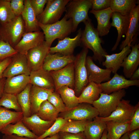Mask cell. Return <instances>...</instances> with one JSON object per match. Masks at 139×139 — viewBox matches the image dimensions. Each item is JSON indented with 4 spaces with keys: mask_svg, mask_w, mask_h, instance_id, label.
<instances>
[{
    "mask_svg": "<svg viewBox=\"0 0 139 139\" xmlns=\"http://www.w3.org/2000/svg\"><path fill=\"white\" fill-rule=\"evenodd\" d=\"M85 25L81 37V45L83 47L91 50L93 53V59L100 63L104 61V56L108 54L101 46L103 40L99 37L98 32L89 18L84 23Z\"/></svg>",
    "mask_w": 139,
    "mask_h": 139,
    "instance_id": "obj_1",
    "label": "cell"
},
{
    "mask_svg": "<svg viewBox=\"0 0 139 139\" xmlns=\"http://www.w3.org/2000/svg\"><path fill=\"white\" fill-rule=\"evenodd\" d=\"M67 19L65 14L61 20L53 24H45L38 22L39 26L44 33L45 41L50 46L55 39L62 40L73 32L72 20Z\"/></svg>",
    "mask_w": 139,
    "mask_h": 139,
    "instance_id": "obj_2",
    "label": "cell"
},
{
    "mask_svg": "<svg viewBox=\"0 0 139 139\" xmlns=\"http://www.w3.org/2000/svg\"><path fill=\"white\" fill-rule=\"evenodd\" d=\"M25 33L24 23L21 15L16 16L9 21L0 24V39L8 42L13 48Z\"/></svg>",
    "mask_w": 139,
    "mask_h": 139,
    "instance_id": "obj_3",
    "label": "cell"
},
{
    "mask_svg": "<svg viewBox=\"0 0 139 139\" xmlns=\"http://www.w3.org/2000/svg\"><path fill=\"white\" fill-rule=\"evenodd\" d=\"M92 7L91 0H70L68 3L65 15L67 19L72 20L73 32L76 31L80 23H84L89 19L88 12Z\"/></svg>",
    "mask_w": 139,
    "mask_h": 139,
    "instance_id": "obj_4",
    "label": "cell"
},
{
    "mask_svg": "<svg viewBox=\"0 0 139 139\" xmlns=\"http://www.w3.org/2000/svg\"><path fill=\"white\" fill-rule=\"evenodd\" d=\"M124 89L110 94L101 92L99 98L92 103L97 110L99 116L105 117L109 116L116 109L119 103L126 95Z\"/></svg>",
    "mask_w": 139,
    "mask_h": 139,
    "instance_id": "obj_5",
    "label": "cell"
},
{
    "mask_svg": "<svg viewBox=\"0 0 139 139\" xmlns=\"http://www.w3.org/2000/svg\"><path fill=\"white\" fill-rule=\"evenodd\" d=\"M88 49L83 47L76 56L74 62L75 84L74 89L76 96L78 97L89 83L86 61Z\"/></svg>",
    "mask_w": 139,
    "mask_h": 139,
    "instance_id": "obj_6",
    "label": "cell"
},
{
    "mask_svg": "<svg viewBox=\"0 0 139 139\" xmlns=\"http://www.w3.org/2000/svg\"><path fill=\"white\" fill-rule=\"evenodd\" d=\"M70 1L48 0L45 9L37 18L38 21L45 24L57 22L66 11V5Z\"/></svg>",
    "mask_w": 139,
    "mask_h": 139,
    "instance_id": "obj_7",
    "label": "cell"
},
{
    "mask_svg": "<svg viewBox=\"0 0 139 139\" xmlns=\"http://www.w3.org/2000/svg\"><path fill=\"white\" fill-rule=\"evenodd\" d=\"M59 117L75 120H90L99 116L98 112L91 104L80 103L76 107L60 112Z\"/></svg>",
    "mask_w": 139,
    "mask_h": 139,
    "instance_id": "obj_8",
    "label": "cell"
},
{
    "mask_svg": "<svg viewBox=\"0 0 139 139\" xmlns=\"http://www.w3.org/2000/svg\"><path fill=\"white\" fill-rule=\"evenodd\" d=\"M129 100L122 99L116 109L109 116L102 117L98 116L101 120L105 122L109 121L120 123L130 121L134 112L135 107L131 105Z\"/></svg>",
    "mask_w": 139,
    "mask_h": 139,
    "instance_id": "obj_9",
    "label": "cell"
},
{
    "mask_svg": "<svg viewBox=\"0 0 139 139\" xmlns=\"http://www.w3.org/2000/svg\"><path fill=\"white\" fill-rule=\"evenodd\" d=\"M50 47L45 40L40 45L28 51L25 55L31 72L42 68Z\"/></svg>",
    "mask_w": 139,
    "mask_h": 139,
    "instance_id": "obj_10",
    "label": "cell"
},
{
    "mask_svg": "<svg viewBox=\"0 0 139 139\" xmlns=\"http://www.w3.org/2000/svg\"><path fill=\"white\" fill-rule=\"evenodd\" d=\"M31 72L26 55L18 53L12 57L10 63L3 73V77L7 78L21 74L29 75Z\"/></svg>",
    "mask_w": 139,
    "mask_h": 139,
    "instance_id": "obj_11",
    "label": "cell"
},
{
    "mask_svg": "<svg viewBox=\"0 0 139 139\" xmlns=\"http://www.w3.org/2000/svg\"><path fill=\"white\" fill-rule=\"evenodd\" d=\"M139 5H135L129 14V22L125 39L122 42L119 49L121 50L127 46L131 47L136 42L139 29Z\"/></svg>",
    "mask_w": 139,
    "mask_h": 139,
    "instance_id": "obj_12",
    "label": "cell"
},
{
    "mask_svg": "<svg viewBox=\"0 0 139 139\" xmlns=\"http://www.w3.org/2000/svg\"><path fill=\"white\" fill-rule=\"evenodd\" d=\"M50 72L55 83V91L65 86L74 90L75 80L74 62L60 70Z\"/></svg>",
    "mask_w": 139,
    "mask_h": 139,
    "instance_id": "obj_13",
    "label": "cell"
},
{
    "mask_svg": "<svg viewBox=\"0 0 139 139\" xmlns=\"http://www.w3.org/2000/svg\"><path fill=\"white\" fill-rule=\"evenodd\" d=\"M102 92L107 94L133 86H138L139 80H128L122 76L115 73L108 81L99 84Z\"/></svg>",
    "mask_w": 139,
    "mask_h": 139,
    "instance_id": "obj_14",
    "label": "cell"
},
{
    "mask_svg": "<svg viewBox=\"0 0 139 139\" xmlns=\"http://www.w3.org/2000/svg\"><path fill=\"white\" fill-rule=\"evenodd\" d=\"M82 31L81 28H80L74 37L70 38L67 37L62 40H59L56 46L50 48L49 53H58L65 56L73 55L75 48L81 45Z\"/></svg>",
    "mask_w": 139,
    "mask_h": 139,
    "instance_id": "obj_15",
    "label": "cell"
},
{
    "mask_svg": "<svg viewBox=\"0 0 139 139\" xmlns=\"http://www.w3.org/2000/svg\"><path fill=\"white\" fill-rule=\"evenodd\" d=\"M93 60L92 57L87 56L86 65L89 82H92L100 84L110 80L111 78V70L100 68L95 64Z\"/></svg>",
    "mask_w": 139,
    "mask_h": 139,
    "instance_id": "obj_16",
    "label": "cell"
},
{
    "mask_svg": "<svg viewBox=\"0 0 139 139\" xmlns=\"http://www.w3.org/2000/svg\"><path fill=\"white\" fill-rule=\"evenodd\" d=\"M45 40L43 32L25 33L14 48L18 53L26 55L29 50L40 45Z\"/></svg>",
    "mask_w": 139,
    "mask_h": 139,
    "instance_id": "obj_17",
    "label": "cell"
},
{
    "mask_svg": "<svg viewBox=\"0 0 139 139\" xmlns=\"http://www.w3.org/2000/svg\"><path fill=\"white\" fill-rule=\"evenodd\" d=\"M76 56L62 55L58 53H49L46 56L42 68L48 72L56 71L74 62Z\"/></svg>",
    "mask_w": 139,
    "mask_h": 139,
    "instance_id": "obj_18",
    "label": "cell"
},
{
    "mask_svg": "<svg viewBox=\"0 0 139 139\" xmlns=\"http://www.w3.org/2000/svg\"><path fill=\"white\" fill-rule=\"evenodd\" d=\"M29 76L30 83L32 85L55 91V83L50 72L41 68L31 71Z\"/></svg>",
    "mask_w": 139,
    "mask_h": 139,
    "instance_id": "obj_19",
    "label": "cell"
},
{
    "mask_svg": "<svg viewBox=\"0 0 139 139\" xmlns=\"http://www.w3.org/2000/svg\"><path fill=\"white\" fill-rule=\"evenodd\" d=\"M22 121L29 130L38 137L43 134L55 122L43 120L36 114L28 117H23Z\"/></svg>",
    "mask_w": 139,
    "mask_h": 139,
    "instance_id": "obj_20",
    "label": "cell"
},
{
    "mask_svg": "<svg viewBox=\"0 0 139 139\" xmlns=\"http://www.w3.org/2000/svg\"><path fill=\"white\" fill-rule=\"evenodd\" d=\"M30 83L29 76L21 74L6 78L4 92L16 95L23 90Z\"/></svg>",
    "mask_w": 139,
    "mask_h": 139,
    "instance_id": "obj_21",
    "label": "cell"
},
{
    "mask_svg": "<svg viewBox=\"0 0 139 139\" xmlns=\"http://www.w3.org/2000/svg\"><path fill=\"white\" fill-rule=\"evenodd\" d=\"M130 53L125 58L121 65L125 77L130 78L138 68L139 65V44L137 42L131 46Z\"/></svg>",
    "mask_w": 139,
    "mask_h": 139,
    "instance_id": "obj_22",
    "label": "cell"
},
{
    "mask_svg": "<svg viewBox=\"0 0 139 139\" xmlns=\"http://www.w3.org/2000/svg\"><path fill=\"white\" fill-rule=\"evenodd\" d=\"M131 47L127 46L124 48L119 53L110 55H105V61L102 62V65L106 68L110 69L113 73H116L121 67V65L125 58L130 53Z\"/></svg>",
    "mask_w": 139,
    "mask_h": 139,
    "instance_id": "obj_23",
    "label": "cell"
},
{
    "mask_svg": "<svg viewBox=\"0 0 139 139\" xmlns=\"http://www.w3.org/2000/svg\"><path fill=\"white\" fill-rule=\"evenodd\" d=\"M90 12L93 14L97 19L98 25L96 29L99 36L107 35L111 27L110 20L113 12L110 7L99 11L91 10Z\"/></svg>",
    "mask_w": 139,
    "mask_h": 139,
    "instance_id": "obj_24",
    "label": "cell"
},
{
    "mask_svg": "<svg viewBox=\"0 0 139 139\" xmlns=\"http://www.w3.org/2000/svg\"><path fill=\"white\" fill-rule=\"evenodd\" d=\"M111 18L112 20L111 26L115 27L118 33L116 41L111 50L112 51H114L116 49L122 36L126 33L129 22V14L123 15L118 12H114Z\"/></svg>",
    "mask_w": 139,
    "mask_h": 139,
    "instance_id": "obj_25",
    "label": "cell"
},
{
    "mask_svg": "<svg viewBox=\"0 0 139 139\" xmlns=\"http://www.w3.org/2000/svg\"><path fill=\"white\" fill-rule=\"evenodd\" d=\"M24 7L21 16L24 23L25 33L40 31L41 29L30 0H24Z\"/></svg>",
    "mask_w": 139,
    "mask_h": 139,
    "instance_id": "obj_26",
    "label": "cell"
},
{
    "mask_svg": "<svg viewBox=\"0 0 139 139\" xmlns=\"http://www.w3.org/2000/svg\"><path fill=\"white\" fill-rule=\"evenodd\" d=\"M54 91L32 85L30 91L31 115L37 113L41 103Z\"/></svg>",
    "mask_w": 139,
    "mask_h": 139,
    "instance_id": "obj_27",
    "label": "cell"
},
{
    "mask_svg": "<svg viewBox=\"0 0 139 139\" xmlns=\"http://www.w3.org/2000/svg\"><path fill=\"white\" fill-rule=\"evenodd\" d=\"M101 92L99 84L92 82H89L78 97L79 102L92 105L98 99Z\"/></svg>",
    "mask_w": 139,
    "mask_h": 139,
    "instance_id": "obj_28",
    "label": "cell"
},
{
    "mask_svg": "<svg viewBox=\"0 0 139 139\" xmlns=\"http://www.w3.org/2000/svg\"><path fill=\"white\" fill-rule=\"evenodd\" d=\"M98 116L90 121L86 126L84 132L87 139H100L106 129V122L100 120Z\"/></svg>",
    "mask_w": 139,
    "mask_h": 139,
    "instance_id": "obj_29",
    "label": "cell"
},
{
    "mask_svg": "<svg viewBox=\"0 0 139 139\" xmlns=\"http://www.w3.org/2000/svg\"><path fill=\"white\" fill-rule=\"evenodd\" d=\"M0 132L4 135L14 134L19 136L36 139L38 137L29 130L24 125L22 120L14 124H10Z\"/></svg>",
    "mask_w": 139,
    "mask_h": 139,
    "instance_id": "obj_30",
    "label": "cell"
},
{
    "mask_svg": "<svg viewBox=\"0 0 139 139\" xmlns=\"http://www.w3.org/2000/svg\"><path fill=\"white\" fill-rule=\"evenodd\" d=\"M106 123L107 139H119L124 134L129 132L130 121L120 123L111 121Z\"/></svg>",
    "mask_w": 139,
    "mask_h": 139,
    "instance_id": "obj_31",
    "label": "cell"
},
{
    "mask_svg": "<svg viewBox=\"0 0 139 139\" xmlns=\"http://www.w3.org/2000/svg\"><path fill=\"white\" fill-rule=\"evenodd\" d=\"M23 117L22 112L12 111L0 106V132L7 125L22 120Z\"/></svg>",
    "mask_w": 139,
    "mask_h": 139,
    "instance_id": "obj_32",
    "label": "cell"
},
{
    "mask_svg": "<svg viewBox=\"0 0 139 139\" xmlns=\"http://www.w3.org/2000/svg\"><path fill=\"white\" fill-rule=\"evenodd\" d=\"M56 91L60 95L68 110L74 108L80 103L78 97L76 95L74 89L65 86Z\"/></svg>",
    "mask_w": 139,
    "mask_h": 139,
    "instance_id": "obj_33",
    "label": "cell"
},
{
    "mask_svg": "<svg viewBox=\"0 0 139 139\" xmlns=\"http://www.w3.org/2000/svg\"><path fill=\"white\" fill-rule=\"evenodd\" d=\"M59 113L54 107L47 100L41 103L36 114L43 120L55 121L58 117Z\"/></svg>",
    "mask_w": 139,
    "mask_h": 139,
    "instance_id": "obj_34",
    "label": "cell"
},
{
    "mask_svg": "<svg viewBox=\"0 0 139 139\" xmlns=\"http://www.w3.org/2000/svg\"><path fill=\"white\" fill-rule=\"evenodd\" d=\"M138 2L136 0H110V7L113 12L128 15Z\"/></svg>",
    "mask_w": 139,
    "mask_h": 139,
    "instance_id": "obj_35",
    "label": "cell"
},
{
    "mask_svg": "<svg viewBox=\"0 0 139 139\" xmlns=\"http://www.w3.org/2000/svg\"><path fill=\"white\" fill-rule=\"evenodd\" d=\"M32 86L29 83L23 90L16 95L24 117H28L31 115L30 91Z\"/></svg>",
    "mask_w": 139,
    "mask_h": 139,
    "instance_id": "obj_36",
    "label": "cell"
},
{
    "mask_svg": "<svg viewBox=\"0 0 139 139\" xmlns=\"http://www.w3.org/2000/svg\"><path fill=\"white\" fill-rule=\"evenodd\" d=\"M90 121V120H68L60 132L74 134L84 132L86 125Z\"/></svg>",
    "mask_w": 139,
    "mask_h": 139,
    "instance_id": "obj_37",
    "label": "cell"
},
{
    "mask_svg": "<svg viewBox=\"0 0 139 139\" xmlns=\"http://www.w3.org/2000/svg\"><path fill=\"white\" fill-rule=\"evenodd\" d=\"M0 106L8 109H12L16 112H22L16 95L4 92L0 98Z\"/></svg>",
    "mask_w": 139,
    "mask_h": 139,
    "instance_id": "obj_38",
    "label": "cell"
},
{
    "mask_svg": "<svg viewBox=\"0 0 139 139\" xmlns=\"http://www.w3.org/2000/svg\"><path fill=\"white\" fill-rule=\"evenodd\" d=\"M15 16L11 9L10 0H0V24L9 21Z\"/></svg>",
    "mask_w": 139,
    "mask_h": 139,
    "instance_id": "obj_39",
    "label": "cell"
},
{
    "mask_svg": "<svg viewBox=\"0 0 139 139\" xmlns=\"http://www.w3.org/2000/svg\"><path fill=\"white\" fill-rule=\"evenodd\" d=\"M67 120L62 117H58L50 127L36 139H44L48 136H50L59 133Z\"/></svg>",
    "mask_w": 139,
    "mask_h": 139,
    "instance_id": "obj_40",
    "label": "cell"
},
{
    "mask_svg": "<svg viewBox=\"0 0 139 139\" xmlns=\"http://www.w3.org/2000/svg\"><path fill=\"white\" fill-rule=\"evenodd\" d=\"M47 100L59 112H63L68 110L60 95L56 91L52 92L48 96Z\"/></svg>",
    "mask_w": 139,
    "mask_h": 139,
    "instance_id": "obj_41",
    "label": "cell"
},
{
    "mask_svg": "<svg viewBox=\"0 0 139 139\" xmlns=\"http://www.w3.org/2000/svg\"><path fill=\"white\" fill-rule=\"evenodd\" d=\"M18 53L8 42L0 39V61L12 57Z\"/></svg>",
    "mask_w": 139,
    "mask_h": 139,
    "instance_id": "obj_42",
    "label": "cell"
},
{
    "mask_svg": "<svg viewBox=\"0 0 139 139\" xmlns=\"http://www.w3.org/2000/svg\"><path fill=\"white\" fill-rule=\"evenodd\" d=\"M48 0H30L31 5L37 17L43 12Z\"/></svg>",
    "mask_w": 139,
    "mask_h": 139,
    "instance_id": "obj_43",
    "label": "cell"
},
{
    "mask_svg": "<svg viewBox=\"0 0 139 139\" xmlns=\"http://www.w3.org/2000/svg\"><path fill=\"white\" fill-rule=\"evenodd\" d=\"M23 0H10L11 9L16 16L21 15L24 7Z\"/></svg>",
    "mask_w": 139,
    "mask_h": 139,
    "instance_id": "obj_44",
    "label": "cell"
},
{
    "mask_svg": "<svg viewBox=\"0 0 139 139\" xmlns=\"http://www.w3.org/2000/svg\"><path fill=\"white\" fill-rule=\"evenodd\" d=\"M92 10L99 11L110 7V0H91Z\"/></svg>",
    "mask_w": 139,
    "mask_h": 139,
    "instance_id": "obj_45",
    "label": "cell"
},
{
    "mask_svg": "<svg viewBox=\"0 0 139 139\" xmlns=\"http://www.w3.org/2000/svg\"><path fill=\"white\" fill-rule=\"evenodd\" d=\"M135 109L134 114L130 121L129 132L139 129V103L135 106Z\"/></svg>",
    "mask_w": 139,
    "mask_h": 139,
    "instance_id": "obj_46",
    "label": "cell"
},
{
    "mask_svg": "<svg viewBox=\"0 0 139 139\" xmlns=\"http://www.w3.org/2000/svg\"><path fill=\"white\" fill-rule=\"evenodd\" d=\"M58 133L59 139H87L84 132L75 134L62 132Z\"/></svg>",
    "mask_w": 139,
    "mask_h": 139,
    "instance_id": "obj_47",
    "label": "cell"
},
{
    "mask_svg": "<svg viewBox=\"0 0 139 139\" xmlns=\"http://www.w3.org/2000/svg\"><path fill=\"white\" fill-rule=\"evenodd\" d=\"M12 57H9L0 61V79L3 77V73L10 63Z\"/></svg>",
    "mask_w": 139,
    "mask_h": 139,
    "instance_id": "obj_48",
    "label": "cell"
},
{
    "mask_svg": "<svg viewBox=\"0 0 139 139\" xmlns=\"http://www.w3.org/2000/svg\"><path fill=\"white\" fill-rule=\"evenodd\" d=\"M2 139H34L24 137L18 136L14 134L4 135Z\"/></svg>",
    "mask_w": 139,
    "mask_h": 139,
    "instance_id": "obj_49",
    "label": "cell"
},
{
    "mask_svg": "<svg viewBox=\"0 0 139 139\" xmlns=\"http://www.w3.org/2000/svg\"><path fill=\"white\" fill-rule=\"evenodd\" d=\"M129 139H139V129L129 132Z\"/></svg>",
    "mask_w": 139,
    "mask_h": 139,
    "instance_id": "obj_50",
    "label": "cell"
},
{
    "mask_svg": "<svg viewBox=\"0 0 139 139\" xmlns=\"http://www.w3.org/2000/svg\"><path fill=\"white\" fill-rule=\"evenodd\" d=\"M6 78L3 77L0 79V98L4 93V87Z\"/></svg>",
    "mask_w": 139,
    "mask_h": 139,
    "instance_id": "obj_51",
    "label": "cell"
},
{
    "mask_svg": "<svg viewBox=\"0 0 139 139\" xmlns=\"http://www.w3.org/2000/svg\"><path fill=\"white\" fill-rule=\"evenodd\" d=\"M129 80H138L139 79V68H138L133 74Z\"/></svg>",
    "mask_w": 139,
    "mask_h": 139,
    "instance_id": "obj_52",
    "label": "cell"
},
{
    "mask_svg": "<svg viewBox=\"0 0 139 139\" xmlns=\"http://www.w3.org/2000/svg\"><path fill=\"white\" fill-rule=\"evenodd\" d=\"M44 139H59V133H58L49 137H47Z\"/></svg>",
    "mask_w": 139,
    "mask_h": 139,
    "instance_id": "obj_53",
    "label": "cell"
},
{
    "mask_svg": "<svg viewBox=\"0 0 139 139\" xmlns=\"http://www.w3.org/2000/svg\"><path fill=\"white\" fill-rule=\"evenodd\" d=\"M129 132H127L124 134L119 139H129Z\"/></svg>",
    "mask_w": 139,
    "mask_h": 139,
    "instance_id": "obj_54",
    "label": "cell"
},
{
    "mask_svg": "<svg viewBox=\"0 0 139 139\" xmlns=\"http://www.w3.org/2000/svg\"><path fill=\"white\" fill-rule=\"evenodd\" d=\"M107 131L106 129L104 132L102 136L100 139H107Z\"/></svg>",
    "mask_w": 139,
    "mask_h": 139,
    "instance_id": "obj_55",
    "label": "cell"
}]
</instances>
